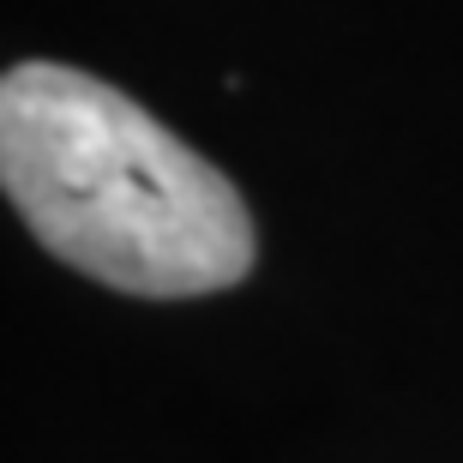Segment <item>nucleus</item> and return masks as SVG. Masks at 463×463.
Here are the masks:
<instances>
[{
  "label": "nucleus",
  "mask_w": 463,
  "mask_h": 463,
  "mask_svg": "<svg viewBox=\"0 0 463 463\" xmlns=\"http://www.w3.org/2000/svg\"><path fill=\"white\" fill-rule=\"evenodd\" d=\"M0 187L31 235L120 295L187 301L253 271V217L151 109L61 61L0 79Z\"/></svg>",
  "instance_id": "nucleus-1"
}]
</instances>
